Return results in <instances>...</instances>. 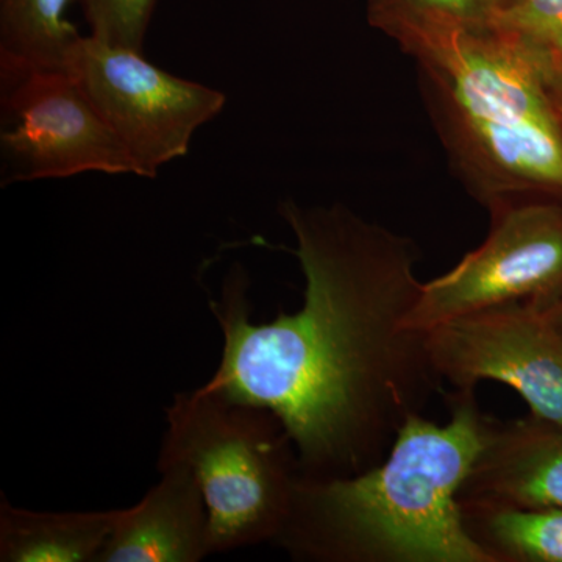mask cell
I'll return each mask as SVG.
<instances>
[{
	"label": "cell",
	"mask_w": 562,
	"mask_h": 562,
	"mask_svg": "<svg viewBox=\"0 0 562 562\" xmlns=\"http://www.w3.org/2000/svg\"><path fill=\"white\" fill-rule=\"evenodd\" d=\"M491 228L479 249L449 272L422 283L406 319L427 333L443 322L506 305L547 308L562 295V202L512 203L490 211Z\"/></svg>",
	"instance_id": "obj_4"
},
{
	"label": "cell",
	"mask_w": 562,
	"mask_h": 562,
	"mask_svg": "<svg viewBox=\"0 0 562 562\" xmlns=\"http://www.w3.org/2000/svg\"><path fill=\"white\" fill-rule=\"evenodd\" d=\"M2 150L11 180L133 173L138 166L68 69L2 76Z\"/></svg>",
	"instance_id": "obj_6"
},
{
	"label": "cell",
	"mask_w": 562,
	"mask_h": 562,
	"mask_svg": "<svg viewBox=\"0 0 562 562\" xmlns=\"http://www.w3.org/2000/svg\"><path fill=\"white\" fill-rule=\"evenodd\" d=\"M160 482L121 509L98 562H198L210 557V520L201 491L180 468H158Z\"/></svg>",
	"instance_id": "obj_9"
},
{
	"label": "cell",
	"mask_w": 562,
	"mask_h": 562,
	"mask_svg": "<svg viewBox=\"0 0 562 562\" xmlns=\"http://www.w3.org/2000/svg\"><path fill=\"white\" fill-rule=\"evenodd\" d=\"M412 5L430 13L439 14L472 25V27H487L490 25L495 0H406Z\"/></svg>",
	"instance_id": "obj_15"
},
{
	"label": "cell",
	"mask_w": 562,
	"mask_h": 562,
	"mask_svg": "<svg viewBox=\"0 0 562 562\" xmlns=\"http://www.w3.org/2000/svg\"><path fill=\"white\" fill-rule=\"evenodd\" d=\"M157 468H180L198 484L211 553L277 542L302 471L276 414L202 384L166 408Z\"/></svg>",
	"instance_id": "obj_3"
},
{
	"label": "cell",
	"mask_w": 562,
	"mask_h": 562,
	"mask_svg": "<svg viewBox=\"0 0 562 562\" xmlns=\"http://www.w3.org/2000/svg\"><path fill=\"white\" fill-rule=\"evenodd\" d=\"M450 422L414 414L375 468L341 479L301 476L276 543L316 562H495L469 535L462 483L486 441L475 390L447 398Z\"/></svg>",
	"instance_id": "obj_2"
},
{
	"label": "cell",
	"mask_w": 562,
	"mask_h": 562,
	"mask_svg": "<svg viewBox=\"0 0 562 562\" xmlns=\"http://www.w3.org/2000/svg\"><path fill=\"white\" fill-rule=\"evenodd\" d=\"M425 336L436 372L453 390L503 383L522 395L531 414L562 424V336L541 310L506 303L443 322Z\"/></svg>",
	"instance_id": "obj_7"
},
{
	"label": "cell",
	"mask_w": 562,
	"mask_h": 562,
	"mask_svg": "<svg viewBox=\"0 0 562 562\" xmlns=\"http://www.w3.org/2000/svg\"><path fill=\"white\" fill-rule=\"evenodd\" d=\"M305 290L295 313L251 321L249 277L235 265L210 302L224 347L206 382L276 414L303 476L375 468L398 430L442 391L427 336L406 319L419 301L413 239L349 206L280 203Z\"/></svg>",
	"instance_id": "obj_1"
},
{
	"label": "cell",
	"mask_w": 562,
	"mask_h": 562,
	"mask_svg": "<svg viewBox=\"0 0 562 562\" xmlns=\"http://www.w3.org/2000/svg\"><path fill=\"white\" fill-rule=\"evenodd\" d=\"M72 0H2V76L33 69H66L81 36L66 20Z\"/></svg>",
	"instance_id": "obj_11"
},
{
	"label": "cell",
	"mask_w": 562,
	"mask_h": 562,
	"mask_svg": "<svg viewBox=\"0 0 562 562\" xmlns=\"http://www.w3.org/2000/svg\"><path fill=\"white\" fill-rule=\"evenodd\" d=\"M487 27L546 61L562 57V0H495Z\"/></svg>",
	"instance_id": "obj_13"
},
{
	"label": "cell",
	"mask_w": 562,
	"mask_h": 562,
	"mask_svg": "<svg viewBox=\"0 0 562 562\" xmlns=\"http://www.w3.org/2000/svg\"><path fill=\"white\" fill-rule=\"evenodd\" d=\"M541 312L546 314L547 319L552 322L553 327L557 328L558 333L562 336V295L560 299H557L552 305L541 310Z\"/></svg>",
	"instance_id": "obj_17"
},
{
	"label": "cell",
	"mask_w": 562,
	"mask_h": 562,
	"mask_svg": "<svg viewBox=\"0 0 562 562\" xmlns=\"http://www.w3.org/2000/svg\"><path fill=\"white\" fill-rule=\"evenodd\" d=\"M546 85L550 101L562 124V57L546 63Z\"/></svg>",
	"instance_id": "obj_16"
},
{
	"label": "cell",
	"mask_w": 562,
	"mask_h": 562,
	"mask_svg": "<svg viewBox=\"0 0 562 562\" xmlns=\"http://www.w3.org/2000/svg\"><path fill=\"white\" fill-rule=\"evenodd\" d=\"M121 509L33 512L0 497V561L98 562Z\"/></svg>",
	"instance_id": "obj_10"
},
{
	"label": "cell",
	"mask_w": 562,
	"mask_h": 562,
	"mask_svg": "<svg viewBox=\"0 0 562 562\" xmlns=\"http://www.w3.org/2000/svg\"><path fill=\"white\" fill-rule=\"evenodd\" d=\"M66 69L131 151L139 177L184 157L194 133L220 116L221 91L151 65L143 52L81 36Z\"/></svg>",
	"instance_id": "obj_5"
},
{
	"label": "cell",
	"mask_w": 562,
	"mask_h": 562,
	"mask_svg": "<svg viewBox=\"0 0 562 562\" xmlns=\"http://www.w3.org/2000/svg\"><path fill=\"white\" fill-rule=\"evenodd\" d=\"M461 512L469 535L495 562H562V508L461 505Z\"/></svg>",
	"instance_id": "obj_12"
},
{
	"label": "cell",
	"mask_w": 562,
	"mask_h": 562,
	"mask_svg": "<svg viewBox=\"0 0 562 562\" xmlns=\"http://www.w3.org/2000/svg\"><path fill=\"white\" fill-rule=\"evenodd\" d=\"M81 5L92 38L143 52L157 0H81Z\"/></svg>",
	"instance_id": "obj_14"
},
{
	"label": "cell",
	"mask_w": 562,
	"mask_h": 562,
	"mask_svg": "<svg viewBox=\"0 0 562 562\" xmlns=\"http://www.w3.org/2000/svg\"><path fill=\"white\" fill-rule=\"evenodd\" d=\"M461 505L562 508V424L487 417L486 441L462 483Z\"/></svg>",
	"instance_id": "obj_8"
}]
</instances>
